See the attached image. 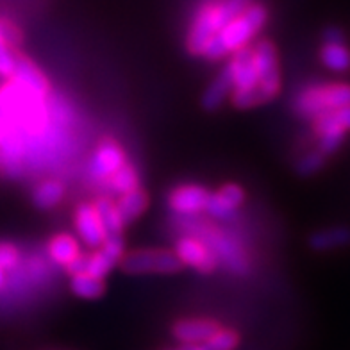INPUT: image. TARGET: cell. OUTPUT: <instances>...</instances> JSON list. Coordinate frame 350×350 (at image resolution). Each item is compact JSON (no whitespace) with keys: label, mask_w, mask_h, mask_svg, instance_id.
Wrapping results in <instances>:
<instances>
[{"label":"cell","mask_w":350,"mask_h":350,"mask_svg":"<svg viewBox=\"0 0 350 350\" xmlns=\"http://www.w3.org/2000/svg\"><path fill=\"white\" fill-rule=\"evenodd\" d=\"M250 4L252 0H204L191 16L186 33V49L189 54L200 57L204 46Z\"/></svg>","instance_id":"cell-1"},{"label":"cell","mask_w":350,"mask_h":350,"mask_svg":"<svg viewBox=\"0 0 350 350\" xmlns=\"http://www.w3.org/2000/svg\"><path fill=\"white\" fill-rule=\"evenodd\" d=\"M268 22V10L261 2H254L236 16L221 33L204 46L200 57L208 61H220L240 49L249 46Z\"/></svg>","instance_id":"cell-2"},{"label":"cell","mask_w":350,"mask_h":350,"mask_svg":"<svg viewBox=\"0 0 350 350\" xmlns=\"http://www.w3.org/2000/svg\"><path fill=\"white\" fill-rule=\"evenodd\" d=\"M349 106L350 84L340 83V81L306 84L293 95V100H291L295 115L309 122L320 115Z\"/></svg>","instance_id":"cell-3"},{"label":"cell","mask_w":350,"mask_h":350,"mask_svg":"<svg viewBox=\"0 0 350 350\" xmlns=\"http://www.w3.org/2000/svg\"><path fill=\"white\" fill-rule=\"evenodd\" d=\"M226 68L230 75L232 93L229 100L238 109H252V107L267 104L259 86V75L254 61L252 45L240 49L238 52L229 55Z\"/></svg>","instance_id":"cell-4"},{"label":"cell","mask_w":350,"mask_h":350,"mask_svg":"<svg viewBox=\"0 0 350 350\" xmlns=\"http://www.w3.org/2000/svg\"><path fill=\"white\" fill-rule=\"evenodd\" d=\"M120 267L125 273H131V275H147V273L166 275V273L179 272L183 265L174 250L138 249L125 252Z\"/></svg>","instance_id":"cell-5"},{"label":"cell","mask_w":350,"mask_h":350,"mask_svg":"<svg viewBox=\"0 0 350 350\" xmlns=\"http://www.w3.org/2000/svg\"><path fill=\"white\" fill-rule=\"evenodd\" d=\"M311 129L317 136V148L323 156H332L345 143L350 133V106L331 111L311 120Z\"/></svg>","instance_id":"cell-6"},{"label":"cell","mask_w":350,"mask_h":350,"mask_svg":"<svg viewBox=\"0 0 350 350\" xmlns=\"http://www.w3.org/2000/svg\"><path fill=\"white\" fill-rule=\"evenodd\" d=\"M254 61H256V68H258L259 75V86H261L262 97L270 100L281 93L282 88V77H281V66H279V55H277L275 46L268 40H261V42L254 43L252 45Z\"/></svg>","instance_id":"cell-7"},{"label":"cell","mask_w":350,"mask_h":350,"mask_svg":"<svg viewBox=\"0 0 350 350\" xmlns=\"http://www.w3.org/2000/svg\"><path fill=\"white\" fill-rule=\"evenodd\" d=\"M174 252L183 267H189L200 273H211L218 267V259L209 243L197 234H183L175 240Z\"/></svg>","instance_id":"cell-8"},{"label":"cell","mask_w":350,"mask_h":350,"mask_svg":"<svg viewBox=\"0 0 350 350\" xmlns=\"http://www.w3.org/2000/svg\"><path fill=\"white\" fill-rule=\"evenodd\" d=\"M209 195L211 191L206 186L197 185V183H185L172 189L166 198V204H168V209L177 217H197L200 213H206Z\"/></svg>","instance_id":"cell-9"},{"label":"cell","mask_w":350,"mask_h":350,"mask_svg":"<svg viewBox=\"0 0 350 350\" xmlns=\"http://www.w3.org/2000/svg\"><path fill=\"white\" fill-rule=\"evenodd\" d=\"M125 163H127V154L120 143L113 138H104L92 154L88 174L97 183H106Z\"/></svg>","instance_id":"cell-10"},{"label":"cell","mask_w":350,"mask_h":350,"mask_svg":"<svg viewBox=\"0 0 350 350\" xmlns=\"http://www.w3.org/2000/svg\"><path fill=\"white\" fill-rule=\"evenodd\" d=\"M74 227L77 240L90 249H98L106 240V230L95 209V204H79L74 211Z\"/></svg>","instance_id":"cell-11"},{"label":"cell","mask_w":350,"mask_h":350,"mask_svg":"<svg viewBox=\"0 0 350 350\" xmlns=\"http://www.w3.org/2000/svg\"><path fill=\"white\" fill-rule=\"evenodd\" d=\"M320 61L334 74H345L350 70V49L345 43V34L338 27H329L323 33Z\"/></svg>","instance_id":"cell-12"},{"label":"cell","mask_w":350,"mask_h":350,"mask_svg":"<svg viewBox=\"0 0 350 350\" xmlns=\"http://www.w3.org/2000/svg\"><path fill=\"white\" fill-rule=\"evenodd\" d=\"M20 43H22L20 29L11 20L0 16V77L4 81L13 77L16 70Z\"/></svg>","instance_id":"cell-13"},{"label":"cell","mask_w":350,"mask_h":350,"mask_svg":"<svg viewBox=\"0 0 350 350\" xmlns=\"http://www.w3.org/2000/svg\"><path fill=\"white\" fill-rule=\"evenodd\" d=\"M245 202V189L240 185L227 183L220 186L215 193L209 195L206 213L217 220H229Z\"/></svg>","instance_id":"cell-14"},{"label":"cell","mask_w":350,"mask_h":350,"mask_svg":"<svg viewBox=\"0 0 350 350\" xmlns=\"http://www.w3.org/2000/svg\"><path fill=\"white\" fill-rule=\"evenodd\" d=\"M221 325L209 318H185L174 323V336L183 345H200L211 338Z\"/></svg>","instance_id":"cell-15"},{"label":"cell","mask_w":350,"mask_h":350,"mask_svg":"<svg viewBox=\"0 0 350 350\" xmlns=\"http://www.w3.org/2000/svg\"><path fill=\"white\" fill-rule=\"evenodd\" d=\"M46 254H49V259L54 265L68 270L83 256V250H81V241L77 240V236L68 234V232H59V234L52 236L49 240Z\"/></svg>","instance_id":"cell-16"},{"label":"cell","mask_w":350,"mask_h":350,"mask_svg":"<svg viewBox=\"0 0 350 350\" xmlns=\"http://www.w3.org/2000/svg\"><path fill=\"white\" fill-rule=\"evenodd\" d=\"M350 245V229L345 226H332L311 234L309 247L317 252H331Z\"/></svg>","instance_id":"cell-17"},{"label":"cell","mask_w":350,"mask_h":350,"mask_svg":"<svg viewBox=\"0 0 350 350\" xmlns=\"http://www.w3.org/2000/svg\"><path fill=\"white\" fill-rule=\"evenodd\" d=\"M115 204L122 221H124L125 226H129L131 221L138 220L143 213H145V209L148 206V197L145 193V189L139 186V188H134L131 191H125V193L118 195Z\"/></svg>","instance_id":"cell-18"},{"label":"cell","mask_w":350,"mask_h":350,"mask_svg":"<svg viewBox=\"0 0 350 350\" xmlns=\"http://www.w3.org/2000/svg\"><path fill=\"white\" fill-rule=\"evenodd\" d=\"M66 195V186L63 180L49 177L43 179L33 191V202L38 209H54L63 202Z\"/></svg>","instance_id":"cell-19"},{"label":"cell","mask_w":350,"mask_h":350,"mask_svg":"<svg viewBox=\"0 0 350 350\" xmlns=\"http://www.w3.org/2000/svg\"><path fill=\"white\" fill-rule=\"evenodd\" d=\"M232 93V83H230V75L227 68L220 70V74L213 79L211 84L206 88V92L202 95V107L208 111H217L230 98Z\"/></svg>","instance_id":"cell-20"},{"label":"cell","mask_w":350,"mask_h":350,"mask_svg":"<svg viewBox=\"0 0 350 350\" xmlns=\"http://www.w3.org/2000/svg\"><path fill=\"white\" fill-rule=\"evenodd\" d=\"M11 79H16V81H20L22 84H25V86L33 88V90H36V92L40 93H45V95L51 93V83H49V79L45 77V74L34 65L33 61L22 54H20L18 63H16V70H14V74Z\"/></svg>","instance_id":"cell-21"},{"label":"cell","mask_w":350,"mask_h":350,"mask_svg":"<svg viewBox=\"0 0 350 350\" xmlns=\"http://www.w3.org/2000/svg\"><path fill=\"white\" fill-rule=\"evenodd\" d=\"M70 290L79 299L93 300L104 295L106 282L100 277H95L88 272H77L70 275Z\"/></svg>","instance_id":"cell-22"},{"label":"cell","mask_w":350,"mask_h":350,"mask_svg":"<svg viewBox=\"0 0 350 350\" xmlns=\"http://www.w3.org/2000/svg\"><path fill=\"white\" fill-rule=\"evenodd\" d=\"M93 204H95V209H97L102 226H104V230H106V238L107 236H122L125 224L122 221L120 215H118L115 200L102 197Z\"/></svg>","instance_id":"cell-23"},{"label":"cell","mask_w":350,"mask_h":350,"mask_svg":"<svg viewBox=\"0 0 350 350\" xmlns=\"http://www.w3.org/2000/svg\"><path fill=\"white\" fill-rule=\"evenodd\" d=\"M107 186H109L115 193L122 195L125 191H131L134 188H139L142 186V177H139V170L133 163H125L122 168L115 172V174L111 175L109 179L106 180Z\"/></svg>","instance_id":"cell-24"},{"label":"cell","mask_w":350,"mask_h":350,"mask_svg":"<svg viewBox=\"0 0 350 350\" xmlns=\"http://www.w3.org/2000/svg\"><path fill=\"white\" fill-rule=\"evenodd\" d=\"M240 345V334L234 329L220 327L211 338L204 341L202 347L206 350H236Z\"/></svg>","instance_id":"cell-25"},{"label":"cell","mask_w":350,"mask_h":350,"mask_svg":"<svg viewBox=\"0 0 350 350\" xmlns=\"http://www.w3.org/2000/svg\"><path fill=\"white\" fill-rule=\"evenodd\" d=\"M325 159H327V156H323L317 147L306 150L297 161V172L300 175H314L325 166Z\"/></svg>","instance_id":"cell-26"},{"label":"cell","mask_w":350,"mask_h":350,"mask_svg":"<svg viewBox=\"0 0 350 350\" xmlns=\"http://www.w3.org/2000/svg\"><path fill=\"white\" fill-rule=\"evenodd\" d=\"M22 254H20L18 247L8 241H0V267L11 272L14 268L18 267Z\"/></svg>","instance_id":"cell-27"},{"label":"cell","mask_w":350,"mask_h":350,"mask_svg":"<svg viewBox=\"0 0 350 350\" xmlns=\"http://www.w3.org/2000/svg\"><path fill=\"white\" fill-rule=\"evenodd\" d=\"M5 282H8V270H4V268L0 267V291L4 290Z\"/></svg>","instance_id":"cell-28"},{"label":"cell","mask_w":350,"mask_h":350,"mask_svg":"<svg viewBox=\"0 0 350 350\" xmlns=\"http://www.w3.org/2000/svg\"><path fill=\"white\" fill-rule=\"evenodd\" d=\"M179 350H206V349H204L202 343H200V345H183Z\"/></svg>","instance_id":"cell-29"},{"label":"cell","mask_w":350,"mask_h":350,"mask_svg":"<svg viewBox=\"0 0 350 350\" xmlns=\"http://www.w3.org/2000/svg\"><path fill=\"white\" fill-rule=\"evenodd\" d=\"M4 136H5V124L4 120H2V116H0V143H2Z\"/></svg>","instance_id":"cell-30"}]
</instances>
